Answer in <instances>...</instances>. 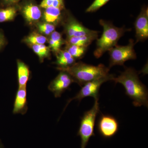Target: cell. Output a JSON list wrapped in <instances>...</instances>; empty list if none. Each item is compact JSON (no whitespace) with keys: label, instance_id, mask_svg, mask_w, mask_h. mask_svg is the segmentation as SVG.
I'll use <instances>...</instances> for the list:
<instances>
[{"label":"cell","instance_id":"cell-1","mask_svg":"<svg viewBox=\"0 0 148 148\" xmlns=\"http://www.w3.org/2000/svg\"><path fill=\"white\" fill-rule=\"evenodd\" d=\"M113 81L119 83L124 86L125 93L133 100L135 107L145 106L148 108V93L147 87L139 79L137 72L132 68H127Z\"/></svg>","mask_w":148,"mask_h":148},{"label":"cell","instance_id":"cell-2","mask_svg":"<svg viewBox=\"0 0 148 148\" xmlns=\"http://www.w3.org/2000/svg\"><path fill=\"white\" fill-rule=\"evenodd\" d=\"M57 69L69 73L75 82L81 86L86 83L110 75V68L102 64L94 66L79 62L75 63L69 67L58 68Z\"/></svg>","mask_w":148,"mask_h":148},{"label":"cell","instance_id":"cell-3","mask_svg":"<svg viewBox=\"0 0 148 148\" xmlns=\"http://www.w3.org/2000/svg\"><path fill=\"white\" fill-rule=\"evenodd\" d=\"M99 23L103 27V34L99 39H97L96 48L94 51V56L100 58L106 51L117 45L119 40L125 32L130 31L124 27L118 28L114 26L111 22L101 19Z\"/></svg>","mask_w":148,"mask_h":148},{"label":"cell","instance_id":"cell-4","mask_svg":"<svg viewBox=\"0 0 148 148\" xmlns=\"http://www.w3.org/2000/svg\"><path fill=\"white\" fill-rule=\"evenodd\" d=\"M98 100H95L92 108L86 112L81 118L80 125L77 134L80 137L81 148H86L90 138L95 136L94 130L95 119L97 114L100 111Z\"/></svg>","mask_w":148,"mask_h":148},{"label":"cell","instance_id":"cell-5","mask_svg":"<svg viewBox=\"0 0 148 148\" xmlns=\"http://www.w3.org/2000/svg\"><path fill=\"white\" fill-rule=\"evenodd\" d=\"M134 41L131 39L125 46L116 45L109 51L110 55L109 68L115 65H124L125 61L135 59L136 54L134 49Z\"/></svg>","mask_w":148,"mask_h":148},{"label":"cell","instance_id":"cell-6","mask_svg":"<svg viewBox=\"0 0 148 148\" xmlns=\"http://www.w3.org/2000/svg\"><path fill=\"white\" fill-rule=\"evenodd\" d=\"M114 77V75L110 74L107 76L100 78L86 83L83 85V86L82 88L81 89L74 98L69 99L67 102L64 110L66 109L69 103L73 100H77L80 102L84 98L87 97H92L95 100H98V93L101 85L103 83L106 82L108 81L112 80Z\"/></svg>","mask_w":148,"mask_h":148},{"label":"cell","instance_id":"cell-7","mask_svg":"<svg viewBox=\"0 0 148 148\" xmlns=\"http://www.w3.org/2000/svg\"><path fill=\"white\" fill-rule=\"evenodd\" d=\"M97 128L101 137L104 139H110L117 133L119 124L114 116L110 115L102 114L98 119Z\"/></svg>","mask_w":148,"mask_h":148},{"label":"cell","instance_id":"cell-8","mask_svg":"<svg viewBox=\"0 0 148 148\" xmlns=\"http://www.w3.org/2000/svg\"><path fill=\"white\" fill-rule=\"evenodd\" d=\"M74 82H75L69 73L61 71L58 75L50 83L48 88L55 97L58 98Z\"/></svg>","mask_w":148,"mask_h":148},{"label":"cell","instance_id":"cell-9","mask_svg":"<svg viewBox=\"0 0 148 148\" xmlns=\"http://www.w3.org/2000/svg\"><path fill=\"white\" fill-rule=\"evenodd\" d=\"M136 42L143 41L148 38V10L143 7L135 23Z\"/></svg>","mask_w":148,"mask_h":148},{"label":"cell","instance_id":"cell-10","mask_svg":"<svg viewBox=\"0 0 148 148\" xmlns=\"http://www.w3.org/2000/svg\"><path fill=\"white\" fill-rule=\"evenodd\" d=\"M67 38L78 37L92 34L95 31L90 30L84 26L73 16H69L65 25Z\"/></svg>","mask_w":148,"mask_h":148},{"label":"cell","instance_id":"cell-11","mask_svg":"<svg viewBox=\"0 0 148 148\" xmlns=\"http://www.w3.org/2000/svg\"><path fill=\"white\" fill-rule=\"evenodd\" d=\"M27 88H18L14 103L13 113L24 115L28 110Z\"/></svg>","mask_w":148,"mask_h":148},{"label":"cell","instance_id":"cell-12","mask_svg":"<svg viewBox=\"0 0 148 148\" xmlns=\"http://www.w3.org/2000/svg\"><path fill=\"white\" fill-rule=\"evenodd\" d=\"M22 13L28 22L34 23L38 21L42 16L40 7L33 3H29L23 6Z\"/></svg>","mask_w":148,"mask_h":148},{"label":"cell","instance_id":"cell-13","mask_svg":"<svg viewBox=\"0 0 148 148\" xmlns=\"http://www.w3.org/2000/svg\"><path fill=\"white\" fill-rule=\"evenodd\" d=\"M99 32L95 31L92 34L78 37H72L67 38L66 44L74 45L87 47L92 41L98 39Z\"/></svg>","mask_w":148,"mask_h":148},{"label":"cell","instance_id":"cell-14","mask_svg":"<svg viewBox=\"0 0 148 148\" xmlns=\"http://www.w3.org/2000/svg\"><path fill=\"white\" fill-rule=\"evenodd\" d=\"M43 17L47 23L57 25L62 18V11L63 10L54 7H49L44 9Z\"/></svg>","mask_w":148,"mask_h":148},{"label":"cell","instance_id":"cell-15","mask_svg":"<svg viewBox=\"0 0 148 148\" xmlns=\"http://www.w3.org/2000/svg\"><path fill=\"white\" fill-rule=\"evenodd\" d=\"M17 68L18 88H27L30 75L29 67L24 62L18 60Z\"/></svg>","mask_w":148,"mask_h":148},{"label":"cell","instance_id":"cell-16","mask_svg":"<svg viewBox=\"0 0 148 148\" xmlns=\"http://www.w3.org/2000/svg\"><path fill=\"white\" fill-rule=\"evenodd\" d=\"M56 64L59 66L58 68H65L72 66L75 63L74 58L67 50L61 49L56 52Z\"/></svg>","mask_w":148,"mask_h":148},{"label":"cell","instance_id":"cell-17","mask_svg":"<svg viewBox=\"0 0 148 148\" xmlns=\"http://www.w3.org/2000/svg\"><path fill=\"white\" fill-rule=\"evenodd\" d=\"M48 42L49 48L56 53L60 50V48L64 44L66 43V42L63 39L61 34L54 31L50 35Z\"/></svg>","mask_w":148,"mask_h":148},{"label":"cell","instance_id":"cell-18","mask_svg":"<svg viewBox=\"0 0 148 148\" xmlns=\"http://www.w3.org/2000/svg\"><path fill=\"white\" fill-rule=\"evenodd\" d=\"M16 12L17 9L14 6L0 9V23L13 20L16 16Z\"/></svg>","mask_w":148,"mask_h":148},{"label":"cell","instance_id":"cell-19","mask_svg":"<svg viewBox=\"0 0 148 148\" xmlns=\"http://www.w3.org/2000/svg\"><path fill=\"white\" fill-rule=\"evenodd\" d=\"M47 41L46 37L40 34L34 32L24 39V41L30 45L45 44Z\"/></svg>","mask_w":148,"mask_h":148},{"label":"cell","instance_id":"cell-20","mask_svg":"<svg viewBox=\"0 0 148 148\" xmlns=\"http://www.w3.org/2000/svg\"><path fill=\"white\" fill-rule=\"evenodd\" d=\"M86 49L87 47L74 45L66 44V50L75 59L81 58L84 55Z\"/></svg>","mask_w":148,"mask_h":148},{"label":"cell","instance_id":"cell-21","mask_svg":"<svg viewBox=\"0 0 148 148\" xmlns=\"http://www.w3.org/2000/svg\"><path fill=\"white\" fill-rule=\"evenodd\" d=\"M34 52L38 56L40 60L49 56L50 54V48L44 44L32 45H30Z\"/></svg>","mask_w":148,"mask_h":148},{"label":"cell","instance_id":"cell-22","mask_svg":"<svg viewBox=\"0 0 148 148\" xmlns=\"http://www.w3.org/2000/svg\"><path fill=\"white\" fill-rule=\"evenodd\" d=\"M40 7L43 9L49 7L57 8L63 10L65 9L64 0H42Z\"/></svg>","mask_w":148,"mask_h":148},{"label":"cell","instance_id":"cell-23","mask_svg":"<svg viewBox=\"0 0 148 148\" xmlns=\"http://www.w3.org/2000/svg\"><path fill=\"white\" fill-rule=\"evenodd\" d=\"M38 28L40 33L43 34L49 35L55 31V26L45 22L38 24Z\"/></svg>","mask_w":148,"mask_h":148},{"label":"cell","instance_id":"cell-24","mask_svg":"<svg viewBox=\"0 0 148 148\" xmlns=\"http://www.w3.org/2000/svg\"><path fill=\"white\" fill-rule=\"evenodd\" d=\"M110 0H95L86 10V12H92L98 10L108 2Z\"/></svg>","mask_w":148,"mask_h":148},{"label":"cell","instance_id":"cell-25","mask_svg":"<svg viewBox=\"0 0 148 148\" xmlns=\"http://www.w3.org/2000/svg\"><path fill=\"white\" fill-rule=\"evenodd\" d=\"M20 1L21 0H2V1L5 5L10 6L15 4Z\"/></svg>","mask_w":148,"mask_h":148},{"label":"cell","instance_id":"cell-26","mask_svg":"<svg viewBox=\"0 0 148 148\" xmlns=\"http://www.w3.org/2000/svg\"><path fill=\"white\" fill-rule=\"evenodd\" d=\"M6 42L4 35L2 32H0V49L4 46Z\"/></svg>","mask_w":148,"mask_h":148},{"label":"cell","instance_id":"cell-27","mask_svg":"<svg viewBox=\"0 0 148 148\" xmlns=\"http://www.w3.org/2000/svg\"><path fill=\"white\" fill-rule=\"evenodd\" d=\"M0 148H4L1 140H0Z\"/></svg>","mask_w":148,"mask_h":148}]
</instances>
